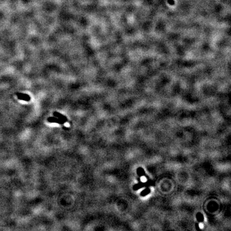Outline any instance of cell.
<instances>
[{
  "label": "cell",
  "instance_id": "obj_1",
  "mask_svg": "<svg viewBox=\"0 0 231 231\" xmlns=\"http://www.w3.org/2000/svg\"><path fill=\"white\" fill-rule=\"evenodd\" d=\"M17 95L19 100H22L23 101H29L31 100V97L30 96L27 95V94H23V93H17Z\"/></svg>",
  "mask_w": 231,
  "mask_h": 231
}]
</instances>
